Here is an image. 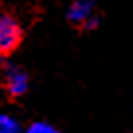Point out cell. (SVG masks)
Instances as JSON below:
<instances>
[{
	"label": "cell",
	"instance_id": "cell-3",
	"mask_svg": "<svg viewBox=\"0 0 133 133\" xmlns=\"http://www.w3.org/2000/svg\"><path fill=\"white\" fill-rule=\"evenodd\" d=\"M4 84H6V90L10 92L12 96H22L28 92L29 88V78L22 69L18 66H10L4 75Z\"/></svg>",
	"mask_w": 133,
	"mask_h": 133
},
{
	"label": "cell",
	"instance_id": "cell-5",
	"mask_svg": "<svg viewBox=\"0 0 133 133\" xmlns=\"http://www.w3.org/2000/svg\"><path fill=\"white\" fill-rule=\"evenodd\" d=\"M25 133H61L55 125L51 123H45V121H35V123H31L28 127V131Z\"/></svg>",
	"mask_w": 133,
	"mask_h": 133
},
{
	"label": "cell",
	"instance_id": "cell-1",
	"mask_svg": "<svg viewBox=\"0 0 133 133\" xmlns=\"http://www.w3.org/2000/svg\"><path fill=\"white\" fill-rule=\"evenodd\" d=\"M69 20L82 28H96L98 16H96V4L94 0H75L69 8Z\"/></svg>",
	"mask_w": 133,
	"mask_h": 133
},
{
	"label": "cell",
	"instance_id": "cell-6",
	"mask_svg": "<svg viewBox=\"0 0 133 133\" xmlns=\"http://www.w3.org/2000/svg\"><path fill=\"white\" fill-rule=\"evenodd\" d=\"M0 53H2V51H0Z\"/></svg>",
	"mask_w": 133,
	"mask_h": 133
},
{
	"label": "cell",
	"instance_id": "cell-2",
	"mask_svg": "<svg viewBox=\"0 0 133 133\" xmlns=\"http://www.w3.org/2000/svg\"><path fill=\"white\" fill-rule=\"evenodd\" d=\"M22 29L18 22L10 16H0V51H12L14 47L20 43Z\"/></svg>",
	"mask_w": 133,
	"mask_h": 133
},
{
	"label": "cell",
	"instance_id": "cell-4",
	"mask_svg": "<svg viewBox=\"0 0 133 133\" xmlns=\"http://www.w3.org/2000/svg\"><path fill=\"white\" fill-rule=\"evenodd\" d=\"M0 133H22V127L10 114H0Z\"/></svg>",
	"mask_w": 133,
	"mask_h": 133
}]
</instances>
